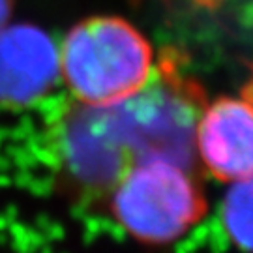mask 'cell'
<instances>
[{
    "instance_id": "1",
    "label": "cell",
    "mask_w": 253,
    "mask_h": 253,
    "mask_svg": "<svg viewBox=\"0 0 253 253\" xmlns=\"http://www.w3.org/2000/svg\"><path fill=\"white\" fill-rule=\"evenodd\" d=\"M205 105L203 86L188 75L178 54L165 51L145 86L109 109L135 163L169 160L191 169L195 127Z\"/></svg>"
},
{
    "instance_id": "2",
    "label": "cell",
    "mask_w": 253,
    "mask_h": 253,
    "mask_svg": "<svg viewBox=\"0 0 253 253\" xmlns=\"http://www.w3.org/2000/svg\"><path fill=\"white\" fill-rule=\"evenodd\" d=\"M60 75L75 101L109 107L131 98L146 84L154 51L131 23L113 15L81 21L66 34Z\"/></svg>"
},
{
    "instance_id": "3",
    "label": "cell",
    "mask_w": 253,
    "mask_h": 253,
    "mask_svg": "<svg viewBox=\"0 0 253 253\" xmlns=\"http://www.w3.org/2000/svg\"><path fill=\"white\" fill-rule=\"evenodd\" d=\"M107 199L120 229L145 246L180 240L208 210L205 191L191 169L169 160H145L131 165Z\"/></svg>"
},
{
    "instance_id": "4",
    "label": "cell",
    "mask_w": 253,
    "mask_h": 253,
    "mask_svg": "<svg viewBox=\"0 0 253 253\" xmlns=\"http://www.w3.org/2000/svg\"><path fill=\"white\" fill-rule=\"evenodd\" d=\"M49 150L79 190L107 197L135 158L109 107L60 101L49 117Z\"/></svg>"
},
{
    "instance_id": "5",
    "label": "cell",
    "mask_w": 253,
    "mask_h": 253,
    "mask_svg": "<svg viewBox=\"0 0 253 253\" xmlns=\"http://www.w3.org/2000/svg\"><path fill=\"white\" fill-rule=\"evenodd\" d=\"M195 156L219 182L253 178V73L236 96L207 101L195 127Z\"/></svg>"
},
{
    "instance_id": "6",
    "label": "cell",
    "mask_w": 253,
    "mask_h": 253,
    "mask_svg": "<svg viewBox=\"0 0 253 253\" xmlns=\"http://www.w3.org/2000/svg\"><path fill=\"white\" fill-rule=\"evenodd\" d=\"M60 79L58 45L45 30L34 25L0 28V107H43Z\"/></svg>"
},
{
    "instance_id": "7",
    "label": "cell",
    "mask_w": 253,
    "mask_h": 253,
    "mask_svg": "<svg viewBox=\"0 0 253 253\" xmlns=\"http://www.w3.org/2000/svg\"><path fill=\"white\" fill-rule=\"evenodd\" d=\"M221 219L231 242L253 253V178L231 184L221 207Z\"/></svg>"
},
{
    "instance_id": "8",
    "label": "cell",
    "mask_w": 253,
    "mask_h": 253,
    "mask_svg": "<svg viewBox=\"0 0 253 253\" xmlns=\"http://www.w3.org/2000/svg\"><path fill=\"white\" fill-rule=\"evenodd\" d=\"M13 9V0H0V28L8 25V19L11 17Z\"/></svg>"
},
{
    "instance_id": "9",
    "label": "cell",
    "mask_w": 253,
    "mask_h": 253,
    "mask_svg": "<svg viewBox=\"0 0 253 253\" xmlns=\"http://www.w3.org/2000/svg\"><path fill=\"white\" fill-rule=\"evenodd\" d=\"M199 2H216V0H199Z\"/></svg>"
}]
</instances>
